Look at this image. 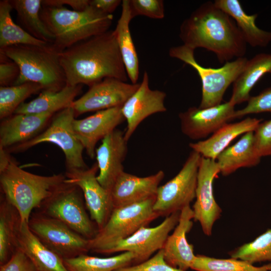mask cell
Masks as SVG:
<instances>
[{
	"mask_svg": "<svg viewBox=\"0 0 271 271\" xmlns=\"http://www.w3.org/2000/svg\"><path fill=\"white\" fill-rule=\"evenodd\" d=\"M59 57L67 85L90 87L106 78H128L114 30L80 41L60 52Z\"/></svg>",
	"mask_w": 271,
	"mask_h": 271,
	"instance_id": "6da1fadb",
	"label": "cell"
},
{
	"mask_svg": "<svg viewBox=\"0 0 271 271\" xmlns=\"http://www.w3.org/2000/svg\"><path fill=\"white\" fill-rule=\"evenodd\" d=\"M179 37L194 50L202 48L213 52L220 63L244 57L246 44L235 21L214 2L200 6L182 23Z\"/></svg>",
	"mask_w": 271,
	"mask_h": 271,
	"instance_id": "7a4b0ae2",
	"label": "cell"
},
{
	"mask_svg": "<svg viewBox=\"0 0 271 271\" xmlns=\"http://www.w3.org/2000/svg\"><path fill=\"white\" fill-rule=\"evenodd\" d=\"M62 174L41 176L22 169L11 159L0 172L3 196L17 210L21 222L28 223L32 211L40 208L65 183Z\"/></svg>",
	"mask_w": 271,
	"mask_h": 271,
	"instance_id": "3957f363",
	"label": "cell"
},
{
	"mask_svg": "<svg viewBox=\"0 0 271 271\" xmlns=\"http://www.w3.org/2000/svg\"><path fill=\"white\" fill-rule=\"evenodd\" d=\"M40 15L48 30L53 35V45L61 52L72 45L108 30L113 16L89 5L77 12L65 7L42 6Z\"/></svg>",
	"mask_w": 271,
	"mask_h": 271,
	"instance_id": "277c9868",
	"label": "cell"
},
{
	"mask_svg": "<svg viewBox=\"0 0 271 271\" xmlns=\"http://www.w3.org/2000/svg\"><path fill=\"white\" fill-rule=\"evenodd\" d=\"M0 52L19 67V75L13 85L31 82L41 85L43 90L53 91H60L66 85L60 52L53 44L16 45L0 49Z\"/></svg>",
	"mask_w": 271,
	"mask_h": 271,
	"instance_id": "5b68a950",
	"label": "cell"
},
{
	"mask_svg": "<svg viewBox=\"0 0 271 271\" xmlns=\"http://www.w3.org/2000/svg\"><path fill=\"white\" fill-rule=\"evenodd\" d=\"M156 198L113 208L105 224L89 239V250L103 254L113 244L159 217L153 209Z\"/></svg>",
	"mask_w": 271,
	"mask_h": 271,
	"instance_id": "8992f818",
	"label": "cell"
},
{
	"mask_svg": "<svg viewBox=\"0 0 271 271\" xmlns=\"http://www.w3.org/2000/svg\"><path fill=\"white\" fill-rule=\"evenodd\" d=\"M169 54L170 57L190 65L198 73L202 82L200 108L221 104L226 89L242 71L248 60L240 57L226 62L220 68H213L200 65L195 59L194 50L184 44L171 48Z\"/></svg>",
	"mask_w": 271,
	"mask_h": 271,
	"instance_id": "52a82bcc",
	"label": "cell"
},
{
	"mask_svg": "<svg viewBox=\"0 0 271 271\" xmlns=\"http://www.w3.org/2000/svg\"><path fill=\"white\" fill-rule=\"evenodd\" d=\"M75 116L74 110L71 107L59 111L44 131L25 143L12 147V151H24L45 142L53 143L58 146L65 155L66 171L88 169L83 158L84 148L73 130Z\"/></svg>",
	"mask_w": 271,
	"mask_h": 271,
	"instance_id": "ba28073f",
	"label": "cell"
},
{
	"mask_svg": "<svg viewBox=\"0 0 271 271\" xmlns=\"http://www.w3.org/2000/svg\"><path fill=\"white\" fill-rule=\"evenodd\" d=\"M81 189L66 182L40 207V212L63 222L83 237L90 239L98 228L88 216Z\"/></svg>",
	"mask_w": 271,
	"mask_h": 271,
	"instance_id": "9c48e42d",
	"label": "cell"
},
{
	"mask_svg": "<svg viewBox=\"0 0 271 271\" xmlns=\"http://www.w3.org/2000/svg\"><path fill=\"white\" fill-rule=\"evenodd\" d=\"M201 155L192 151L179 173L159 186L153 206L159 216L180 212L195 198Z\"/></svg>",
	"mask_w": 271,
	"mask_h": 271,
	"instance_id": "30bf717a",
	"label": "cell"
},
{
	"mask_svg": "<svg viewBox=\"0 0 271 271\" xmlns=\"http://www.w3.org/2000/svg\"><path fill=\"white\" fill-rule=\"evenodd\" d=\"M28 225L42 243L63 259L74 258L90 251L89 239L60 221L40 212L31 215Z\"/></svg>",
	"mask_w": 271,
	"mask_h": 271,
	"instance_id": "8fae6325",
	"label": "cell"
},
{
	"mask_svg": "<svg viewBox=\"0 0 271 271\" xmlns=\"http://www.w3.org/2000/svg\"><path fill=\"white\" fill-rule=\"evenodd\" d=\"M179 216L180 212L174 213L155 227H142L128 237L107 248L103 254L130 252L136 255L134 264L145 261L163 249L170 232L177 225Z\"/></svg>",
	"mask_w": 271,
	"mask_h": 271,
	"instance_id": "7c38bea8",
	"label": "cell"
},
{
	"mask_svg": "<svg viewBox=\"0 0 271 271\" xmlns=\"http://www.w3.org/2000/svg\"><path fill=\"white\" fill-rule=\"evenodd\" d=\"M220 173L216 160L202 157L199 167L195 201L193 206L194 219L198 222L203 233L212 234L215 222L220 218L222 210L213 194V182Z\"/></svg>",
	"mask_w": 271,
	"mask_h": 271,
	"instance_id": "4fadbf2b",
	"label": "cell"
},
{
	"mask_svg": "<svg viewBox=\"0 0 271 271\" xmlns=\"http://www.w3.org/2000/svg\"><path fill=\"white\" fill-rule=\"evenodd\" d=\"M140 83H128L114 78H106L89 87V90L71 107L75 116L88 112L122 106L136 92Z\"/></svg>",
	"mask_w": 271,
	"mask_h": 271,
	"instance_id": "5bb4252c",
	"label": "cell"
},
{
	"mask_svg": "<svg viewBox=\"0 0 271 271\" xmlns=\"http://www.w3.org/2000/svg\"><path fill=\"white\" fill-rule=\"evenodd\" d=\"M98 170L96 163L84 170L66 171L65 181L81 189L91 218L99 230L105 224L114 207L111 193L104 188L97 179Z\"/></svg>",
	"mask_w": 271,
	"mask_h": 271,
	"instance_id": "9a60e30c",
	"label": "cell"
},
{
	"mask_svg": "<svg viewBox=\"0 0 271 271\" xmlns=\"http://www.w3.org/2000/svg\"><path fill=\"white\" fill-rule=\"evenodd\" d=\"M235 105L230 101L205 108L193 106L179 117L182 132L192 140H202L234 119Z\"/></svg>",
	"mask_w": 271,
	"mask_h": 271,
	"instance_id": "2e32d148",
	"label": "cell"
},
{
	"mask_svg": "<svg viewBox=\"0 0 271 271\" xmlns=\"http://www.w3.org/2000/svg\"><path fill=\"white\" fill-rule=\"evenodd\" d=\"M166 97L164 91L150 88L148 74L145 71L139 88L121 107L127 122L124 132L126 141L145 119L153 114L166 111L164 103Z\"/></svg>",
	"mask_w": 271,
	"mask_h": 271,
	"instance_id": "e0dca14e",
	"label": "cell"
},
{
	"mask_svg": "<svg viewBox=\"0 0 271 271\" xmlns=\"http://www.w3.org/2000/svg\"><path fill=\"white\" fill-rule=\"evenodd\" d=\"M127 142L124 132L115 129L101 140L95 150L99 171L97 179L110 193L117 178L124 172L122 163L127 153Z\"/></svg>",
	"mask_w": 271,
	"mask_h": 271,
	"instance_id": "ac0fdd59",
	"label": "cell"
},
{
	"mask_svg": "<svg viewBox=\"0 0 271 271\" xmlns=\"http://www.w3.org/2000/svg\"><path fill=\"white\" fill-rule=\"evenodd\" d=\"M121 107L99 110L85 118L74 120L73 127L75 134L91 159L95 156L97 142L125 120Z\"/></svg>",
	"mask_w": 271,
	"mask_h": 271,
	"instance_id": "d6986e66",
	"label": "cell"
},
{
	"mask_svg": "<svg viewBox=\"0 0 271 271\" xmlns=\"http://www.w3.org/2000/svg\"><path fill=\"white\" fill-rule=\"evenodd\" d=\"M164 176V172L161 170L144 177L123 172L117 178L111 191L114 208L156 197Z\"/></svg>",
	"mask_w": 271,
	"mask_h": 271,
	"instance_id": "ffe728a7",
	"label": "cell"
},
{
	"mask_svg": "<svg viewBox=\"0 0 271 271\" xmlns=\"http://www.w3.org/2000/svg\"><path fill=\"white\" fill-rule=\"evenodd\" d=\"M194 212L190 205L180 212L179 221L171 234H169L163 250L166 261L171 266L187 270L191 268L196 255L192 244L187 240V234L193 225Z\"/></svg>",
	"mask_w": 271,
	"mask_h": 271,
	"instance_id": "44dd1931",
	"label": "cell"
},
{
	"mask_svg": "<svg viewBox=\"0 0 271 271\" xmlns=\"http://www.w3.org/2000/svg\"><path fill=\"white\" fill-rule=\"evenodd\" d=\"M51 113L14 114L0 125V147L6 149L34 138L52 117Z\"/></svg>",
	"mask_w": 271,
	"mask_h": 271,
	"instance_id": "7402d4cb",
	"label": "cell"
},
{
	"mask_svg": "<svg viewBox=\"0 0 271 271\" xmlns=\"http://www.w3.org/2000/svg\"><path fill=\"white\" fill-rule=\"evenodd\" d=\"M261 121V119L249 117L235 123H227L208 139L190 143L189 147L202 157L216 160L233 140L241 134L254 131Z\"/></svg>",
	"mask_w": 271,
	"mask_h": 271,
	"instance_id": "603a6c76",
	"label": "cell"
},
{
	"mask_svg": "<svg viewBox=\"0 0 271 271\" xmlns=\"http://www.w3.org/2000/svg\"><path fill=\"white\" fill-rule=\"evenodd\" d=\"M17 248L26 255L38 271H68L63 259L39 240L27 222H21Z\"/></svg>",
	"mask_w": 271,
	"mask_h": 271,
	"instance_id": "cb8c5ba5",
	"label": "cell"
},
{
	"mask_svg": "<svg viewBox=\"0 0 271 271\" xmlns=\"http://www.w3.org/2000/svg\"><path fill=\"white\" fill-rule=\"evenodd\" d=\"M261 157L254 145L253 131L247 132L235 144L227 147L217 157L220 173L228 176L241 168L257 165Z\"/></svg>",
	"mask_w": 271,
	"mask_h": 271,
	"instance_id": "d4e9b609",
	"label": "cell"
},
{
	"mask_svg": "<svg viewBox=\"0 0 271 271\" xmlns=\"http://www.w3.org/2000/svg\"><path fill=\"white\" fill-rule=\"evenodd\" d=\"M215 5L236 22L246 43L253 47H265L271 42V32L259 28L255 24L258 14H247L238 0H215Z\"/></svg>",
	"mask_w": 271,
	"mask_h": 271,
	"instance_id": "484cf974",
	"label": "cell"
},
{
	"mask_svg": "<svg viewBox=\"0 0 271 271\" xmlns=\"http://www.w3.org/2000/svg\"><path fill=\"white\" fill-rule=\"evenodd\" d=\"M82 85H66L58 91L43 90L39 95L28 102H23L14 114L51 113L54 114L71 107L76 97L80 93Z\"/></svg>",
	"mask_w": 271,
	"mask_h": 271,
	"instance_id": "4316f807",
	"label": "cell"
},
{
	"mask_svg": "<svg viewBox=\"0 0 271 271\" xmlns=\"http://www.w3.org/2000/svg\"><path fill=\"white\" fill-rule=\"evenodd\" d=\"M266 73H271V53H259L248 59L242 71L233 82L229 101L234 105L248 101L251 90Z\"/></svg>",
	"mask_w": 271,
	"mask_h": 271,
	"instance_id": "83f0119b",
	"label": "cell"
},
{
	"mask_svg": "<svg viewBox=\"0 0 271 271\" xmlns=\"http://www.w3.org/2000/svg\"><path fill=\"white\" fill-rule=\"evenodd\" d=\"M121 3V15L114 31L128 78L131 83L136 84L139 75V61L129 30L133 18L130 0H123Z\"/></svg>",
	"mask_w": 271,
	"mask_h": 271,
	"instance_id": "f1b7e54d",
	"label": "cell"
},
{
	"mask_svg": "<svg viewBox=\"0 0 271 271\" xmlns=\"http://www.w3.org/2000/svg\"><path fill=\"white\" fill-rule=\"evenodd\" d=\"M17 15V22L25 31L35 38L53 44V35L46 28L40 15L41 0L10 1Z\"/></svg>",
	"mask_w": 271,
	"mask_h": 271,
	"instance_id": "f546056e",
	"label": "cell"
},
{
	"mask_svg": "<svg viewBox=\"0 0 271 271\" xmlns=\"http://www.w3.org/2000/svg\"><path fill=\"white\" fill-rule=\"evenodd\" d=\"M21 219L16 209L3 196L0 204V264L6 262L17 249Z\"/></svg>",
	"mask_w": 271,
	"mask_h": 271,
	"instance_id": "4dcf8cb0",
	"label": "cell"
},
{
	"mask_svg": "<svg viewBox=\"0 0 271 271\" xmlns=\"http://www.w3.org/2000/svg\"><path fill=\"white\" fill-rule=\"evenodd\" d=\"M136 255L130 252H123L108 257L92 256L86 254L63 259L68 271H114L134 264Z\"/></svg>",
	"mask_w": 271,
	"mask_h": 271,
	"instance_id": "1f68e13d",
	"label": "cell"
},
{
	"mask_svg": "<svg viewBox=\"0 0 271 271\" xmlns=\"http://www.w3.org/2000/svg\"><path fill=\"white\" fill-rule=\"evenodd\" d=\"M13 7L8 0L0 1V49L16 45L44 46L49 44L31 36L13 20Z\"/></svg>",
	"mask_w": 271,
	"mask_h": 271,
	"instance_id": "d6a6232c",
	"label": "cell"
},
{
	"mask_svg": "<svg viewBox=\"0 0 271 271\" xmlns=\"http://www.w3.org/2000/svg\"><path fill=\"white\" fill-rule=\"evenodd\" d=\"M191 268L195 271H271V263L256 266L247 261L232 257L217 258L197 255Z\"/></svg>",
	"mask_w": 271,
	"mask_h": 271,
	"instance_id": "836d02e7",
	"label": "cell"
},
{
	"mask_svg": "<svg viewBox=\"0 0 271 271\" xmlns=\"http://www.w3.org/2000/svg\"><path fill=\"white\" fill-rule=\"evenodd\" d=\"M41 90H43V88L41 85L31 82L1 86L0 118L3 120L12 115L25 99Z\"/></svg>",
	"mask_w": 271,
	"mask_h": 271,
	"instance_id": "e575fe53",
	"label": "cell"
},
{
	"mask_svg": "<svg viewBox=\"0 0 271 271\" xmlns=\"http://www.w3.org/2000/svg\"><path fill=\"white\" fill-rule=\"evenodd\" d=\"M231 257L251 264L271 261V228L251 242L243 244L229 253Z\"/></svg>",
	"mask_w": 271,
	"mask_h": 271,
	"instance_id": "d590c367",
	"label": "cell"
},
{
	"mask_svg": "<svg viewBox=\"0 0 271 271\" xmlns=\"http://www.w3.org/2000/svg\"><path fill=\"white\" fill-rule=\"evenodd\" d=\"M262 112L271 113V86L258 94L250 96L244 108L235 111L234 119L241 118L247 114Z\"/></svg>",
	"mask_w": 271,
	"mask_h": 271,
	"instance_id": "8d00e7d4",
	"label": "cell"
},
{
	"mask_svg": "<svg viewBox=\"0 0 271 271\" xmlns=\"http://www.w3.org/2000/svg\"><path fill=\"white\" fill-rule=\"evenodd\" d=\"M130 8L133 18L137 16H144L162 19L165 17L162 0H130Z\"/></svg>",
	"mask_w": 271,
	"mask_h": 271,
	"instance_id": "74e56055",
	"label": "cell"
},
{
	"mask_svg": "<svg viewBox=\"0 0 271 271\" xmlns=\"http://www.w3.org/2000/svg\"><path fill=\"white\" fill-rule=\"evenodd\" d=\"M114 271H187L169 264L164 258L163 249L147 260L117 269Z\"/></svg>",
	"mask_w": 271,
	"mask_h": 271,
	"instance_id": "f35d334b",
	"label": "cell"
},
{
	"mask_svg": "<svg viewBox=\"0 0 271 271\" xmlns=\"http://www.w3.org/2000/svg\"><path fill=\"white\" fill-rule=\"evenodd\" d=\"M253 133L255 147L259 156H271V119L260 122Z\"/></svg>",
	"mask_w": 271,
	"mask_h": 271,
	"instance_id": "ab89813d",
	"label": "cell"
},
{
	"mask_svg": "<svg viewBox=\"0 0 271 271\" xmlns=\"http://www.w3.org/2000/svg\"><path fill=\"white\" fill-rule=\"evenodd\" d=\"M0 271H38L36 267L20 249L17 248L10 259L1 265Z\"/></svg>",
	"mask_w": 271,
	"mask_h": 271,
	"instance_id": "60d3db41",
	"label": "cell"
},
{
	"mask_svg": "<svg viewBox=\"0 0 271 271\" xmlns=\"http://www.w3.org/2000/svg\"><path fill=\"white\" fill-rule=\"evenodd\" d=\"M20 74L18 65L14 61H1L0 84L1 86H12Z\"/></svg>",
	"mask_w": 271,
	"mask_h": 271,
	"instance_id": "b9f144b4",
	"label": "cell"
},
{
	"mask_svg": "<svg viewBox=\"0 0 271 271\" xmlns=\"http://www.w3.org/2000/svg\"><path fill=\"white\" fill-rule=\"evenodd\" d=\"M90 0H44L42 1V6L62 7L68 5L73 10L81 12L89 5Z\"/></svg>",
	"mask_w": 271,
	"mask_h": 271,
	"instance_id": "7bdbcfd3",
	"label": "cell"
},
{
	"mask_svg": "<svg viewBox=\"0 0 271 271\" xmlns=\"http://www.w3.org/2000/svg\"><path fill=\"white\" fill-rule=\"evenodd\" d=\"M121 3L120 0H90L89 4L105 13L111 14Z\"/></svg>",
	"mask_w": 271,
	"mask_h": 271,
	"instance_id": "ee69618b",
	"label": "cell"
}]
</instances>
